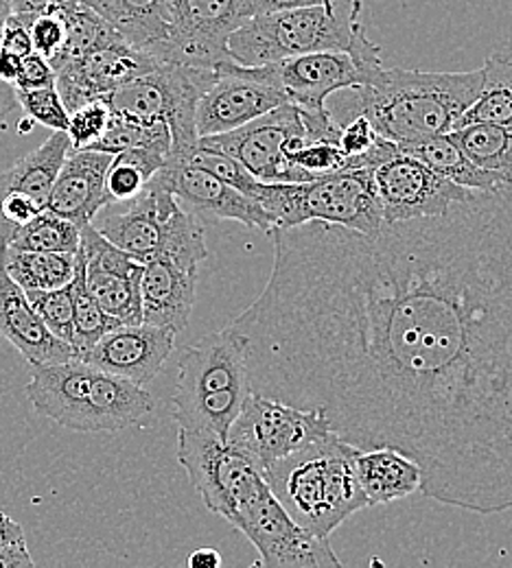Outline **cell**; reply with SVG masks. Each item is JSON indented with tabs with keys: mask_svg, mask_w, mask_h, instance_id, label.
Returning a JSON list of instances; mask_svg holds the SVG:
<instances>
[{
	"mask_svg": "<svg viewBox=\"0 0 512 568\" xmlns=\"http://www.w3.org/2000/svg\"><path fill=\"white\" fill-rule=\"evenodd\" d=\"M259 206L281 230L320 221L372 236L385 227L370 169L340 171L304 184H265Z\"/></svg>",
	"mask_w": 512,
	"mask_h": 568,
	"instance_id": "cell-7",
	"label": "cell"
},
{
	"mask_svg": "<svg viewBox=\"0 0 512 568\" xmlns=\"http://www.w3.org/2000/svg\"><path fill=\"white\" fill-rule=\"evenodd\" d=\"M16 108H18V101H16V90H13V85L0 81V134L7 130L9 119H11V114H13Z\"/></svg>",
	"mask_w": 512,
	"mask_h": 568,
	"instance_id": "cell-50",
	"label": "cell"
},
{
	"mask_svg": "<svg viewBox=\"0 0 512 568\" xmlns=\"http://www.w3.org/2000/svg\"><path fill=\"white\" fill-rule=\"evenodd\" d=\"M27 302L42 324L64 344H73V288L71 284L53 291H27Z\"/></svg>",
	"mask_w": 512,
	"mask_h": 568,
	"instance_id": "cell-38",
	"label": "cell"
},
{
	"mask_svg": "<svg viewBox=\"0 0 512 568\" xmlns=\"http://www.w3.org/2000/svg\"><path fill=\"white\" fill-rule=\"evenodd\" d=\"M53 85H56V71L42 55L31 53L20 60V71L13 83L16 90L29 92V90H42Z\"/></svg>",
	"mask_w": 512,
	"mask_h": 568,
	"instance_id": "cell-43",
	"label": "cell"
},
{
	"mask_svg": "<svg viewBox=\"0 0 512 568\" xmlns=\"http://www.w3.org/2000/svg\"><path fill=\"white\" fill-rule=\"evenodd\" d=\"M60 16L64 20L67 40H64V49L58 55V60L51 62L53 71H58L67 62L79 60L110 42L123 40L103 18H99L92 9H88L74 0L60 9Z\"/></svg>",
	"mask_w": 512,
	"mask_h": 568,
	"instance_id": "cell-33",
	"label": "cell"
},
{
	"mask_svg": "<svg viewBox=\"0 0 512 568\" xmlns=\"http://www.w3.org/2000/svg\"><path fill=\"white\" fill-rule=\"evenodd\" d=\"M71 0H13V16H20L24 20H31L36 16L44 13H58L62 7H67Z\"/></svg>",
	"mask_w": 512,
	"mask_h": 568,
	"instance_id": "cell-47",
	"label": "cell"
},
{
	"mask_svg": "<svg viewBox=\"0 0 512 568\" xmlns=\"http://www.w3.org/2000/svg\"><path fill=\"white\" fill-rule=\"evenodd\" d=\"M270 236V281L225 326L252 394L405 455L425 498L512 509V186L372 236L320 221Z\"/></svg>",
	"mask_w": 512,
	"mask_h": 568,
	"instance_id": "cell-1",
	"label": "cell"
},
{
	"mask_svg": "<svg viewBox=\"0 0 512 568\" xmlns=\"http://www.w3.org/2000/svg\"><path fill=\"white\" fill-rule=\"evenodd\" d=\"M230 525L257 547L263 568H344L329 538L295 525L270 488L241 507Z\"/></svg>",
	"mask_w": 512,
	"mask_h": 568,
	"instance_id": "cell-13",
	"label": "cell"
},
{
	"mask_svg": "<svg viewBox=\"0 0 512 568\" xmlns=\"http://www.w3.org/2000/svg\"><path fill=\"white\" fill-rule=\"evenodd\" d=\"M215 77L218 71L160 64L155 71L114 90L103 101L114 114H123L143 123H167L171 132L169 158L178 160L198 146V103Z\"/></svg>",
	"mask_w": 512,
	"mask_h": 568,
	"instance_id": "cell-9",
	"label": "cell"
},
{
	"mask_svg": "<svg viewBox=\"0 0 512 568\" xmlns=\"http://www.w3.org/2000/svg\"><path fill=\"white\" fill-rule=\"evenodd\" d=\"M200 265L169 256H158L143 265L141 304L143 324L169 328L180 335L195 306Z\"/></svg>",
	"mask_w": 512,
	"mask_h": 568,
	"instance_id": "cell-22",
	"label": "cell"
},
{
	"mask_svg": "<svg viewBox=\"0 0 512 568\" xmlns=\"http://www.w3.org/2000/svg\"><path fill=\"white\" fill-rule=\"evenodd\" d=\"M20 542H27L24 534H22V527L16 520H11L4 511H0V549L11 547V545H20Z\"/></svg>",
	"mask_w": 512,
	"mask_h": 568,
	"instance_id": "cell-49",
	"label": "cell"
},
{
	"mask_svg": "<svg viewBox=\"0 0 512 568\" xmlns=\"http://www.w3.org/2000/svg\"><path fill=\"white\" fill-rule=\"evenodd\" d=\"M0 51H7L16 58H27L33 53V44H31V36H29V24L18 18V16H9V20L2 27V44Z\"/></svg>",
	"mask_w": 512,
	"mask_h": 568,
	"instance_id": "cell-45",
	"label": "cell"
},
{
	"mask_svg": "<svg viewBox=\"0 0 512 568\" xmlns=\"http://www.w3.org/2000/svg\"><path fill=\"white\" fill-rule=\"evenodd\" d=\"M77 256L83 265L86 286L99 306L123 326L143 324V265L106 241L92 223L81 227Z\"/></svg>",
	"mask_w": 512,
	"mask_h": 568,
	"instance_id": "cell-17",
	"label": "cell"
},
{
	"mask_svg": "<svg viewBox=\"0 0 512 568\" xmlns=\"http://www.w3.org/2000/svg\"><path fill=\"white\" fill-rule=\"evenodd\" d=\"M175 337L173 331L149 324L119 326L103 335L81 361L94 369L145 387L173 353Z\"/></svg>",
	"mask_w": 512,
	"mask_h": 568,
	"instance_id": "cell-20",
	"label": "cell"
},
{
	"mask_svg": "<svg viewBox=\"0 0 512 568\" xmlns=\"http://www.w3.org/2000/svg\"><path fill=\"white\" fill-rule=\"evenodd\" d=\"M73 288V355L77 361H81L88 355L97 342L108 335L110 331L123 326L117 320H112L101 306L99 302L92 297V293L88 291L86 281H83V265L77 256V267H74V278L71 283Z\"/></svg>",
	"mask_w": 512,
	"mask_h": 568,
	"instance_id": "cell-36",
	"label": "cell"
},
{
	"mask_svg": "<svg viewBox=\"0 0 512 568\" xmlns=\"http://www.w3.org/2000/svg\"><path fill=\"white\" fill-rule=\"evenodd\" d=\"M171 162H180V164H189L193 169L207 171L213 178H218L223 184L232 186L234 191H239L241 195H245L248 200H252L254 204H259L261 193H263V182H259L257 178H252L237 160H232L230 155L213 151V149H204V146H195L191 153H187L184 158H169Z\"/></svg>",
	"mask_w": 512,
	"mask_h": 568,
	"instance_id": "cell-37",
	"label": "cell"
},
{
	"mask_svg": "<svg viewBox=\"0 0 512 568\" xmlns=\"http://www.w3.org/2000/svg\"><path fill=\"white\" fill-rule=\"evenodd\" d=\"M169 155L153 149H130L112 158L106 175V193L110 204H130L143 191L151 178L167 164Z\"/></svg>",
	"mask_w": 512,
	"mask_h": 568,
	"instance_id": "cell-32",
	"label": "cell"
},
{
	"mask_svg": "<svg viewBox=\"0 0 512 568\" xmlns=\"http://www.w3.org/2000/svg\"><path fill=\"white\" fill-rule=\"evenodd\" d=\"M130 149H153L164 155H171V132L167 123H143L112 112L106 134L83 151L108 153L114 158Z\"/></svg>",
	"mask_w": 512,
	"mask_h": 568,
	"instance_id": "cell-35",
	"label": "cell"
},
{
	"mask_svg": "<svg viewBox=\"0 0 512 568\" xmlns=\"http://www.w3.org/2000/svg\"><path fill=\"white\" fill-rule=\"evenodd\" d=\"M11 9H13V0H0V29H2L4 22L9 20Z\"/></svg>",
	"mask_w": 512,
	"mask_h": 568,
	"instance_id": "cell-53",
	"label": "cell"
},
{
	"mask_svg": "<svg viewBox=\"0 0 512 568\" xmlns=\"http://www.w3.org/2000/svg\"><path fill=\"white\" fill-rule=\"evenodd\" d=\"M189 568H221L220 551L215 549H198L189 558Z\"/></svg>",
	"mask_w": 512,
	"mask_h": 568,
	"instance_id": "cell-51",
	"label": "cell"
},
{
	"mask_svg": "<svg viewBox=\"0 0 512 568\" xmlns=\"http://www.w3.org/2000/svg\"><path fill=\"white\" fill-rule=\"evenodd\" d=\"M355 470L368 507L385 505L421 493V468L392 448L360 450Z\"/></svg>",
	"mask_w": 512,
	"mask_h": 568,
	"instance_id": "cell-26",
	"label": "cell"
},
{
	"mask_svg": "<svg viewBox=\"0 0 512 568\" xmlns=\"http://www.w3.org/2000/svg\"><path fill=\"white\" fill-rule=\"evenodd\" d=\"M77 254L4 250V272L27 291H53L73 283Z\"/></svg>",
	"mask_w": 512,
	"mask_h": 568,
	"instance_id": "cell-30",
	"label": "cell"
},
{
	"mask_svg": "<svg viewBox=\"0 0 512 568\" xmlns=\"http://www.w3.org/2000/svg\"><path fill=\"white\" fill-rule=\"evenodd\" d=\"M0 568H36L27 542L0 549Z\"/></svg>",
	"mask_w": 512,
	"mask_h": 568,
	"instance_id": "cell-48",
	"label": "cell"
},
{
	"mask_svg": "<svg viewBox=\"0 0 512 568\" xmlns=\"http://www.w3.org/2000/svg\"><path fill=\"white\" fill-rule=\"evenodd\" d=\"M2 245H4V243H2Z\"/></svg>",
	"mask_w": 512,
	"mask_h": 568,
	"instance_id": "cell-55",
	"label": "cell"
},
{
	"mask_svg": "<svg viewBox=\"0 0 512 568\" xmlns=\"http://www.w3.org/2000/svg\"><path fill=\"white\" fill-rule=\"evenodd\" d=\"M16 90V88H13ZM16 101L24 110L27 119L47 128L49 132H67L69 130V110L62 103L58 88L42 90H16Z\"/></svg>",
	"mask_w": 512,
	"mask_h": 568,
	"instance_id": "cell-39",
	"label": "cell"
},
{
	"mask_svg": "<svg viewBox=\"0 0 512 568\" xmlns=\"http://www.w3.org/2000/svg\"><path fill=\"white\" fill-rule=\"evenodd\" d=\"M484 72H425L381 69L367 85L340 90L327 99V112L340 130L364 116L377 136L396 146L451 134L478 101Z\"/></svg>",
	"mask_w": 512,
	"mask_h": 568,
	"instance_id": "cell-2",
	"label": "cell"
},
{
	"mask_svg": "<svg viewBox=\"0 0 512 568\" xmlns=\"http://www.w3.org/2000/svg\"><path fill=\"white\" fill-rule=\"evenodd\" d=\"M329 433L327 420L315 412H300L279 400L250 394L225 442L243 453L263 475L274 464Z\"/></svg>",
	"mask_w": 512,
	"mask_h": 568,
	"instance_id": "cell-12",
	"label": "cell"
},
{
	"mask_svg": "<svg viewBox=\"0 0 512 568\" xmlns=\"http://www.w3.org/2000/svg\"><path fill=\"white\" fill-rule=\"evenodd\" d=\"M285 103L288 99L281 90L257 79L250 69L223 62L218 67L215 81L198 103V139L234 132Z\"/></svg>",
	"mask_w": 512,
	"mask_h": 568,
	"instance_id": "cell-18",
	"label": "cell"
},
{
	"mask_svg": "<svg viewBox=\"0 0 512 568\" xmlns=\"http://www.w3.org/2000/svg\"><path fill=\"white\" fill-rule=\"evenodd\" d=\"M462 153L482 171L500 175L512 186V132L498 125H466L451 132Z\"/></svg>",
	"mask_w": 512,
	"mask_h": 568,
	"instance_id": "cell-31",
	"label": "cell"
},
{
	"mask_svg": "<svg viewBox=\"0 0 512 568\" xmlns=\"http://www.w3.org/2000/svg\"><path fill=\"white\" fill-rule=\"evenodd\" d=\"M71 151L67 132H53L38 149L13 162L7 171H0V195L22 193L47 209L51 189Z\"/></svg>",
	"mask_w": 512,
	"mask_h": 568,
	"instance_id": "cell-27",
	"label": "cell"
},
{
	"mask_svg": "<svg viewBox=\"0 0 512 568\" xmlns=\"http://www.w3.org/2000/svg\"><path fill=\"white\" fill-rule=\"evenodd\" d=\"M92 225L106 241L141 265L158 256L193 265L209 258L202 225L182 211L175 195L153 178L126 211L97 216Z\"/></svg>",
	"mask_w": 512,
	"mask_h": 568,
	"instance_id": "cell-8",
	"label": "cell"
},
{
	"mask_svg": "<svg viewBox=\"0 0 512 568\" xmlns=\"http://www.w3.org/2000/svg\"><path fill=\"white\" fill-rule=\"evenodd\" d=\"M362 0H333L292 11H277L245 20L228 40L230 62L259 69L311 53H349L360 62L379 60L360 22Z\"/></svg>",
	"mask_w": 512,
	"mask_h": 568,
	"instance_id": "cell-3",
	"label": "cell"
},
{
	"mask_svg": "<svg viewBox=\"0 0 512 568\" xmlns=\"http://www.w3.org/2000/svg\"><path fill=\"white\" fill-rule=\"evenodd\" d=\"M110 116H112V110L103 99L90 101L73 110L69 114V130H67L73 151H83L99 141L108 130Z\"/></svg>",
	"mask_w": 512,
	"mask_h": 568,
	"instance_id": "cell-41",
	"label": "cell"
},
{
	"mask_svg": "<svg viewBox=\"0 0 512 568\" xmlns=\"http://www.w3.org/2000/svg\"><path fill=\"white\" fill-rule=\"evenodd\" d=\"M381 69L362 67L349 53H311L250 71L263 83L281 90L290 105L324 112L329 97L340 90L367 85Z\"/></svg>",
	"mask_w": 512,
	"mask_h": 568,
	"instance_id": "cell-16",
	"label": "cell"
},
{
	"mask_svg": "<svg viewBox=\"0 0 512 568\" xmlns=\"http://www.w3.org/2000/svg\"><path fill=\"white\" fill-rule=\"evenodd\" d=\"M24 22L29 24V36H31L33 53L42 55L49 64L53 60H58V55L64 49V40H67V29H64V20H62L60 11L58 13L36 16V18L24 20Z\"/></svg>",
	"mask_w": 512,
	"mask_h": 568,
	"instance_id": "cell-42",
	"label": "cell"
},
{
	"mask_svg": "<svg viewBox=\"0 0 512 568\" xmlns=\"http://www.w3.org/2000/svg\"><path fill=\"white\" fill-rule=\"evenodd\" d=\"M401 153L423 162L428 169H432L436 175L444 178L446 182L469 189V191H495L500 186H511L506 184L500 175L489 173L478 169L458 146V142L451 139V134L436 136L430 141L414 142V144H403L399 146Z\"/></svg>",
	"mask_w": 512,
	"mask_h": 568,
	"instance_id": "cell-28",
	"label": "cell"
},
{
	"mask_svg": "<svg viewBox=\"0 0 512 568\" xmlns=\"http://www.w3.org/2000/svg\"><path fill=\"white\" fill-rule=\"evenodd\" d=\"M112 155L97 151H71L47 202V211L71 221L79 230L90 225L110 204L106 175Z\"/></svg>",
	"mask_w": 512,
	"mask_h": 568,
	"instance_id": "cell-23",
	"label": "cell"
},
{
	"mask_svg": "<svg viewBox=\"0 0 512 568\" xmlns=\"http://www.w3.org/2000/svg\"><path fill=\"white\" fill-rule=\"evenodd\" d=\"M377 139L379 136L367 119L358 116V119L349 121L344 128H340L338 146L347 158H358V155H364L368 149L377 142Z\"/></svg>",
	"mask_w": 512,
	"mask_h": 568,
	"instance_id": "cell-44",
	"label": "cell"
},
{
	"mask_svg": "<svg viewBox=\"0 0 512 568\" xmlns=\"http://www.w3.org/2000/svg\"><path fill=\"white\" fill-rule=\"evenodd\" d=\"M103 18L132 49L164 64L169 44L167 0H74Z\"/></svg>",
	"mask_w": 512,
	"mask_h": 568,
	"instance_id": "cell-25",
	"label": "cell"
},
{
	"mask_svg": "<svg viewBox=\"0 0 512 568\" xmlns=\"http://www.w3.org/2000/svg\"><path fill=\"white\" fill-rule=\"evenodd\" d=\"M482 72V92L478 101L462 114L455 130L486 123L512 132V47L502 44L493 49L484 60Z\"/></svg>",
	"mask_w": 512,
	"mask_h": 568,
	"instance_id": "cell-29",
	"label": "cell"
},
{
	"mask_svg": "<svg viewBox=\"0 0 512 568\" xmlns=\"http://www.w3.org/2000/svg\"><path fill=\"white\" fill-rule=\"evenodd\" d=\"M178 462L204 505L228 523L268 488L259 468L243 453L204 433L178 428Z\"/></svg>",
	"mask_w": 512,
	"mask_h": 568,
	"instance_id": "cell-10",
	"label": "cell"
},
{
	"mask_svg": "<svg viewBox=\"0 0 512 568\" xmlns=\"http://www.w3.org/2000/svg\"><path fill=\"white\" fill-rule=\"evenodd\" d=\"M4 250L7 245H0V335L20 351L31 367L73 361V348L53 337L27 302L24 291L4 272Z\"/></svg>",
	"mask_w": 512,
	"mask_h": 568,
	"instance_id": "cell-24",
	"label": "cell"
},
{
	"mask_svg": "<svg viewBox=\"0 0 512 568\" xmlns=\"http://www.w3.org/2000/svg\"><path fill=\"white\" fill-rule=\"evenodd\" d=\"M358 455L355 446L329 433L274 464L263 479L295 525L329 538L349 516L368 507L355 470Z\"/></svg>",
	"mask_w": 512,
	"mask_h": 568,
	"instance_id": "cell-4",
	"label": "cell"
},
{
	"mask_svg": "<svg viewBox=\"0 0 512 568\" xmlns=\"http://www.w3.org/2000/svg\"><path fill=\"white\" fill-rule=\"evenodd\" d=\"M153 180L171 191L178 202H184L202 214L237 221L245 227H257L268 234L270 230H274L272 216L259 204H254L252 200H248L207 171L167 160V164L153 175Z\"/></svg>",
	"mask_w": 512,
	"mask_h": 568,
	"instance_id": "cell-21",
	"label": "cell"
},
{
	"mask_svg": "<svg viewBox=\"0 0 512 568\" xmlns=\"http://www.w3.org/2000/svg\"><path fill=\"white\" fill-rule=\"evenodd\" d=\"M0 44H2V29H0Z\"/></svg>",
	"mask_w": 512,
	"mask_h": 568,
	"instance_id": "cell-54",
	"label": "cell"
},
{
	"mask_svg": "<svg viewBox=\"0 0 512 568\" xmlns=\"http://www.w3.org/2000/svg\"><path fill=\"white\" fill-rule=\"evenodd\" d=\"M81 230L58 214H38L27 225L11 232L7 239L9 250L18 252H49V254H77Z\"/></svg>",
	"mask_w": 512,
	"mask_h": 568,
	"instance_id": "cell-34",
	"label": "cell"
},
{
	"mask_svg": "<svg viewBox=\"0 0 512 568\" xmlns=\"http://www.w3.org/2000/svg\"><path fill=\"white\" fill-rule=\"evenodd\" d=\"M293 169L307 180L313 182L324 175H333L347 171L349 158L340 151L338 144L331 142H309L288 158Z\"/></svg>",
	"mask_w": 512,
	"mask_h": 568,
	"instance_id": "cell-40",
	"label": "cell"
},
{
	"mask_svg": "<svg viewBox=\"0 0 512 568\" xmlns=\"http://www.w3.org/2000/svg\"><path fill=\"white\" fill-rule=\"evenodd\" d=\"M162 62L132 49L126 40L110 42L56 71V88L69 114L97 99H108L114 90L155 71Z\"/></svg>",
	"mask_w": 512,
	"mask_h": 568,
	"instance_id": "cell-19",
	"label": "cell"
},
{
	"mask_svg": "<svg viewBox=\"0 0 512 568\" xmlns=\"http://www.w3.org/2000/svg\"><path fill=\"white\" fill-rule=\"evenodd\" d=\"M250 394L243 351L223 328L202 337L180 356L171 396L173 420L182 430L225 442Z\"/></svg>",
	"mask_w": 512,
	"mask_h": 568,
	"instance_id": "cell-6",
	"label": "cell"
},
{
	"mask_svg": "<svg viewBox=\"0 0 512 568\" xmlns=\"http://www.w3.org/2000/svg\"><path fill=\"white\" fill-rule=\"evenodd\" d=\"M18 71H20V58H16L7 51H0V81L13 85Z\"/></svg>",
	"mask_w": 512,
	"mask_h": 568,
	"instance_id": "cell-52",
	"label": "cell"
},
{
	"mask_svg": "<svg viewBox=\"0 0 512 568\" xmlns=\"http://www.w3.org/2000/svg\"><path fill=\"white\" fill-rule=\"evenodd\" d=\"M169 44L164 64L218 71L230 36L245 22L243 0H167Z\"/></svg>",
	"mask_w": 512,
	"mask_h": 568,
	"instance_id": "cell-14",
	"label": "cell"
},
{
	"mask_svg": "<svg viewBox=\"0 0 512 568\" xmlns=\"http://www.w3.org/2000/svg\"><path fill=\"white\" fill-rule=\"evenodd\" d=\"M329 2L333 0H243V18L250 20L254 16L292 11L302 7H313V4H329Z\"/></svg>",
	"mask_w": 512,
	"mask_h": 568,
	"instance_id": "cell-46",
	"label": "cell"
},
{
	"mask_svg": "<svg viewBox=\"0 0 512 568\" xmlns=\"http://www.w3.org/2000/svg\"><path fill=\"white\" fill-rule=\"evenodd\" d=\"M309 142L313 141L304 125L302 110L285 103L234 132L207 136L198 144L230 155L263 184H304L307 180L288 158Z\"/></svg>",
	"mask_w": 512,
	"mask_h": 568,
	"instance_id": "cell-11",
	"label": "cell"
},
{
	"mask_svg": "<svg viewBox=\"0 0 512 568\" xmlns=\"http://www.w3.org/2000/svg\"><path fill=\"white\" fill-rule=\"evenodd\" d=\"M27 398L40 416L79 433H114L139 425L155 407L145 387L77 358L31 367Z\"/></svg>",
	"mask_w": 512,
	"mask_h": 568,
	"instance_id": "cell-5",
	"label": "cell"
},
{
	"mask_svg": "<svg viewBox=\"0 0 512 568\" xmlns=\"http://www.w3.org/2000/svg\"><path fill=\"white\" fill-rule=\"evenodd\" d=\"M372 178L385 225L440 216L473 193L446 182L423 162L401 151L379 164L372 171Z\"/></svg>",
	"mask_w": 512,
	"mask_h": 568,
	"instance_id": "cell-15",
	"label": "cell"
}]
</instances>
